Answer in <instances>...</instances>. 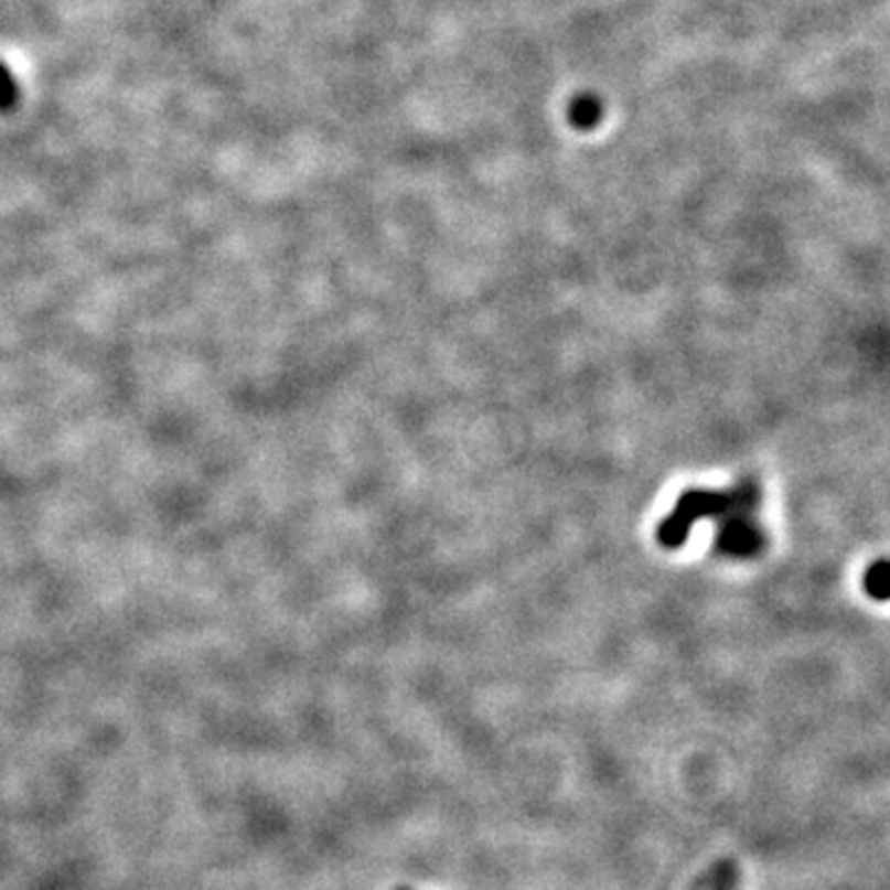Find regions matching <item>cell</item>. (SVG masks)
Returning a JSON list of instances; mask_svg holds the SVG:
<instances>
[{
    "mask_svg": "<svg viewBox=\"0 0 890 890\" xmlns=\"http://www.w3.org/2000/svg\"><path fill=\"white\" fill-rule=\"evenodd\" d=\"M886 579H888L886 577V565H878L876 571H873V581H876V587L871 589L873 597H878V599L886 597Z\"/></svg>",
    "mask_w": 890,
    "mask_h": 890,
    "instance_id": "6da1fadb",
    "label": "cell"
},
{
    "mask_svg": "<svg viewBox=\"0 0 890 890\" xmlns=\"http://www.w3.org/2000/svg\"><path fill=\"white\" fill-rule=\"evenodd\" d=\"M398 890H406V888H398Z\"/></svg>",
    "mask_w": 890,
    "mask_h": 890,
    "instance_id": "7a4b0ae2",
    "label": "cell"
}]
</instances>
